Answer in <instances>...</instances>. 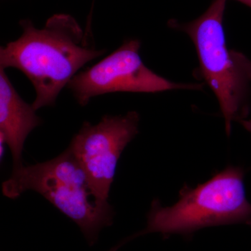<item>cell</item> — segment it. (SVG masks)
<instances>
[{"label": "cell", "instance_id": "1", "mask_svg": "<svg viewBox=\"0 0 251 251\" xmlns=\"http://www.w3.org/2000/svg\"><path fill=\"white\" fill-rule=\"evenodd\" d=\"M22 36L0 50V68H15L34 85L37 110L52 106L62 89L87 63L100 57L105 50H97L70 15L56 14L42 29L28 20L20 22Z\"/></svg>", "mask_w": 251, "mask_h": 251}, {"label": "cell", "instance_id": "4", "mask_svg": "<svg viewBox=\"0 0 251 251\" xmlns=\"http://www.w3.org/2000/svg\"><path fill=\"white\" fill-rule=\"evenodd\" d=\"M29 190L40 193L74 221L90 245L103 227L112 224V206L96 196L85 171L69 148L50 161L13 171L2 184L3 194L12 199Z\"/></svg>", "mask_w": 251, "mask_h": 251}, {"label": "cell", "instance_id": "3", "mask_svg": "<svg viewBox=\"0 0 251 251\" xmlns=\"http://www.w3.org/2000/svg\"><path fill=\"white\" fill-rule=\"evenodd\" d=\"M244 179L243 168L228 166L196 188L184 185L179 201L173 205L163 206L154 200L148 213L147 227L127 238L116 249L146 234L161 233L165 237L175 234L190 235L211 226H251V204L247 198Z\"/></svg>", "mask_w": 251, "mask_h": 251}, {"label": "cell", "instance_id": "9", "mask_svg": "<svg viewBox=\"0 0 251 251\" xmlns=\"http://www.w3.org/2000/svg\"><path fill=\"white\" fill-rule=\"evenodd\" d=\"M236 1H239V2L249 6L251 9V0H236Z\"/></svg>", "mask_w": 251, "mask_h": 251}, {"label": "cell", "instance_id": "2", "mask_svg": "<svg viewBox=\"0 0 251 251\" xmlns=\"http://www.w3.org/2000/svg\"><path fill=\"white\" fill-rule=\"evenodd\" d=\"M226 2L213 0L196 19L188 23L172 19L168 26L186 33L192 40L199 62L194 74L215 94L229 135L232 122L246 120L250 112L251 61L227 46L224 26Z\"/></svg>", "mask_w": 251, "mask_h": 251}, {"label": "cell", "instance_id": "5", "mask_svg": "<svg viewBox=\"0 0 251 251\" xmlns=\"http://www.w3.org/2000/svg\"><path fill=\"white\" fill-rule=\"evenodd\" d=\"M139 39H128L112 53L76 74L67 87L85 106L97 96L112 92L158 93L175 90H201L202 84L178 83L158 75L144 64Z\"/></svg>", "mask_w": 251, "mask_h": 251}, {"label": "cell", "instance_id": "6", "mask_svg": "<svg viewBox=\"0 0 251 251\" xmlns=\"http://www.w3.org/2000/svg\"><path fill=\"white\" fill-rule=\"evenodd\" d=\"M140 115L135 111L125 115H106L96 125L87 122L69 145L85 171L96 196L108 201L122 153L138 133Z\"/></svg>", "mask_w": 251, "mask_h": 251}, {"label": "cell", "instance_id": "7", "mask_svg": "<svg viewBox=\"0 0 251 251\" xmlns=\"http://www.w3.org/2000/svg\"><path fill=\"white\" fill-rule=\"evenodd\" d=\"M41 124L32 105L26 103L13 87L4 69L0 68V134L12 153L14 171L22 168L25 141Z\"/></svg>", "mask_w": 251, "mask_h": 251}, {"label": "cell", "instance_id": "8", "mask_svg": "<svg viewBox=\"0 0 251 251\" xmlns=\"http://www.w3.org/2000/svg\"><path fill=\"white\" fill-rule=\"evenodd\" d=\"M239 124H241L247 131L251 133V120H247L246 119V120H242V121L239 122Z\"/></svg>", "mask_w": 251, "mask_h": 251}]
</instances>
